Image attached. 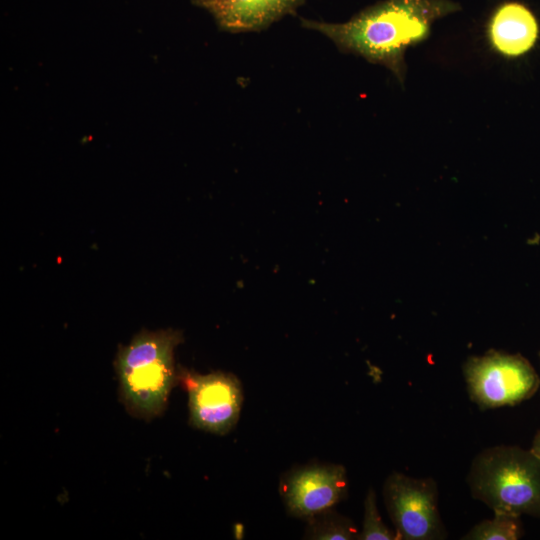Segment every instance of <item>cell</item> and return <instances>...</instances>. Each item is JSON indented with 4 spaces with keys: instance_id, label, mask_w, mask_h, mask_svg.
Instances as JSON below:
<instances>
[{
    "instance_id": "cell-1",
    "label": "cell",
    "mask_w": 540,
    "mask_h": 540,
    "mask_svg": "<svg viewBox=\"0 0 540 540\" xmlns=\"http://www.w3.org/2000/svg\"><path fill=\"white\" fill-rule=\"evenodd\" d=\"M459 9L451 0H384L343 23L302 19L301 24L325 35L341 51L385 66L403 83L407 49L425 40L437 19Z\"/></svg>"
},
{
    "instance_id": "cell-2",
    "label": "cell",
    "mask_w": 540,
    "mask_h": 540,
    "mask_svg": "<svg viewBox=\"0 0 540 540\" xmlns=\"http://www.w3.org/2000/svg\"><path fill=\"white\" fill-rule=\"evenodd\" d=\"M181 340L176 330H143L128 345L120 346L115 370L120 400L129 414L148 421L165 411L178 381L174 350Z\"/></svg>"
},
{
    "instance_id": "cell-3",
    "label": "cell",
    "mask_w": 540,
    "mask_h": 540,
    "mask_svg": "<svg viewBox=\"0 0 540 540\" xmlns=\"http://www.w3.org/2000/svg\"><path fill=\"white\" fill-rule=\"evenodd\" d=\"M468 483L472 496L494 512L540 517V458L531 450H483L472 462Z\"/></svg>"
},
{
    "instance_id": "cell-4",
    "label": "cell",
    "mask_w": 540,
    "mask_h": 540,
    "mask_svg": "<svg viewBox=\"0 0 540 540\" xmlns=\"http://www.w3.org/2000/svg\"><path fill=\"white\" fill-rule=\"evenodd\" d=\"M463 371L470 398L481 409L516 405L540 386L533 366L520 354L490 350L470 357Z\"/></svg>"
},
{
    "instance_id": "cell-5",
    "label": "cell",
    "mask_w": 540,
    "mask_h": 540,
    "mask_svg": "<svg viewBox=\"0 0 540 540\" xmlns=\"http://www.w3.org/2000/svg\"><path fill=\"white\" fill-rule=\"evenodd\" d=\"M432 479L394 472L385 481L383 497L398 539L433 540L445 537Z\"/></svg>"
},
{
    "instance_id": "cell-6",
    "label": "cell",
    "mask_w": 540,
    "mask_h": 540,
    "mask_svg": "<svg viewBox=\"0 0 540 540\" xmlns=\"http://www.w3.org/2000/svg\"><path fill=\"white\" fill-rule=\"evenodd\" d=\"M180 381L188 393L189 423L200 430L223 435L238 422L243 402L239 379L227 372L199 374L179 370Z\"/></svg>"
},
{
    "instance_id": "cell-7",
    "label": "cell",
    "mask_w": 540,
    "mask_h": 540,
    "mask_svg": "<svg viewBox=\"0 0 540 540\" xmlns=\"http://www.w3.org/2000/svg\"><path fill=\"white\" fill-rule=\"evenodd\" d=\"M279 491L287 512L306 520L347 497L346 470L342 465L330 463L296 467L283 474Z\"/></svg>"
},
{
    "instance_id": "cell-8",
    "label": "cell",
    "mask_w": 540,
    "mask_h": 540,
    "mask_svg": "<svg viewBox=\"0 0 540 540\" xmlns=\"http://www.w3.org/2000/svg\"><path fill=\"white\" fill-rule=\"evenodd\" d=\"M304 0H193L229 32L259 31L294 12Z\"/></svg>"
},
{
    "instance_id": "cell-9",
    "label": "cell",
    "mask_w": 540,
    "mask_h": 540,
    "mask_svg": "<svg viewBox=\"0 0 540 540\" xmlns=\"http://www.w3.org/2000/svg\"><path fill=\"white\" fill-rule=\"evenodd\" d=\"M539 36L534 14L523 4L507 2L493 13L488 24V39L495 51L508 58L529 52Z\"/></svg>"
},
{
    "instance_id": "cell-10",
    "label": "cell",
    "mask_w": 540,
    "mask_h": 540,
    "mask_svg": "<svg viewBox=\"0 0 540 540\" xmlns=\"http://www.w3.org/2000/svg\"><path fill=\"white\" fill-rule=\"evenodd\" d=\"M306 539L353 540L359 532L351 519L337 513L333 508L306 519Z\"/></svg>"
},
{
    "instance_id": "cell-11",
    "label": "cell",
    "mask_w": 540,
    "mask_h": 540,
    "mask_svg": "<svg viewBox=\"0 0 540 540\" xmlns=\"http://www.w3.org/2000/svg\"><path fill=\"white\" fill-rule=\"evenodd\" d=\"M520 516L494 512L493 519L475 525L463 539L468 540H517L522 535Z\"/></svg>"
},
{
    "instance_id": "cell-12",
    "label": "cell",
    "mask_w": 540,
    "mask_h": 540,
    "mask_svg": "<svg viewBox=\"0 0 540 540\" xmlns=\"http://www.w3.org/2000/svg\"><path fill=\"white\" fill-rule=\"evenodd\" d=\"M360 540H394L397 534L390 530L382 521L376 502V493L369 489L364 501V518L362 530L359 532Z\"/></svg>"
},
{
    "instance_id": "cell-13",
    "label": "cell",
    "mask_w": 540,
    "mask_h": 540,
    "mask_svg": "<svg viewBox=\"0 0 540 540\" xmlns=\"http://www.w3.org/2000/svg\"><path fill=\"white\" fill-rule=\"evenodd\" d=\"M530 450L534 455L540 458V430L536 433Z\"/></svg>"
}]
</instances>
